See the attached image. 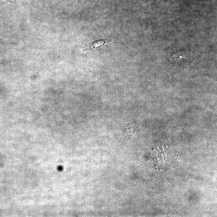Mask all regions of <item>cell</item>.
<instances>
[{
	"label": "cell",
	"mask_w": 217,
	"mask_h": 217,
	"mask_svg": "<svg viewBox=\"0 0 217 217\" xmlns=\"http://www.w3.org/2000/svg\"><path fill=\"white\" fill-rule=\"evenodd\" d=\"M111 41V40H108V39H100V40H98L96 41L92 42V43H86L85 44L86 48L84 49V52H87L88 50H92V49L99 47V46H102V45L109 43Z\"/></svg>",
	"instance_id": "obj_1"
},
{
	"label": "cell",
	"mask_w": 217,
	"mask_h": 217,
	"mask_svg": "<svg viewBox=\"0 0 217 217\" xmlns=\"http://www.w3.org/2000/svg\"><path fill=\"white\" fill-rule=\"evenodd\" d=\"M7 1H10L14 3H16V2H17L19 1V0H7Z\"/></svg>",
	"instance_id": "obj_2"
}]
</instances>
